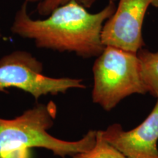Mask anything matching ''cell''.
<instances>
[{"mask_svg":"<svg viewBox=\"0 0 158 158\" xmlns=\"http://www.w3.org/2000/svg\"><path fill=\"white\" fill-rule=\"evenodd\" d=\"M42 64L27 51H14L0 60V92L17 88L35 99L47 94H64L72 89H84L81 79L51 78L42 73Z\"/></svg>","mask_w":158,"mask_h":158,"instance_id":"4","label":"cell"},{"mask_svg":"<svg viewBox=\"0 0 158 158\" xmlns=\"http://www.w3.org/2000/svg\"><path fill=\"white\" fill-rule=\"evenodd\" d=\"M56 108L54 102L38 105L13 119L0 118V158H29V149L40 147L65 157L87 151L94 146L97 130H90L81 139L67 141L51 135Z\"/></svg>","mask_w":158,"mask_h":158,"instance_id":"2","label":"cell"},{"mask_svg":"<svg viewBox=\"0 0 158 158\" xmlns=\"http://www.w3.org/2000/svg\"><path fill=\"white\" fill-rule=\"evenodd\" d=\"M149 7L158 8V0H118L114 14L102 28L105 46L138 54L144 45L142 28Z\"/></svg>","mask_w":158,"mask_h":158,"instance_id":"5","label":"cell"},{"mask_svg":"<svg viewBox=\"0 0 158 158\" xmlns=\"http://www.w3.org/2000/svg\"><path fill=\"white\" fill-rule=\"evenodd\" d=\"M113 0L96 13L75 1L59 6L43 19H33L24 1L11 26L13 34L34 41L37 48L75 53L82 58L98 57L103 51L102 31L114 14Z\"/></svg>","mask_w":158,"mask_h":158,"instance_id":"1","label":"cell"},{"mask_svg":"<svg viewBox=\"0 0 158 158\" xmlns=\"http://www.w3.org/2000/svg\"><path fill=\"white\" fill-rule=\"evenodd\" d=\"M75 1L86 7L91 8L97 0H25L28 3H37V11L42 16H48L59 6Z\"/></svg>","mask_w":158,"mask_h":158,"instance_id":"9","label":"cell"},{"mask_svg":"<svg viewBox=\"0 0 158 158\" xmlns=\"http://www.w3.org/2000/svg\"><path fill=\"white\" fill-rule=\"evenodd\" d=\"M73 158H126L103 138L101 130H97L94 146L87 151L73 156Z\"/></svg>","mask_w":158,"mask_h":158,"instance_id":"8","label":"cell"},{"mask_svg":"<svg viewBox=\"0 0 158 158\" xmlns=\"http://www.w3.org/2000/svg\"><path fill=\"white\" fill-rule=\"evenodd\" d=\"M141 66V74L147 94L158 98V51L147 49L138 52Z\"/></svg>","mask_w":158,"mask_h":158,"instance_id":"7","label":"cell"},{"mask_svg":"<svg viewBox=\"0 0 158 158\" xmlns=\"http://www.w3.org/2000/svg\"><path fill=\"white\" fill-rule=\"evenodd\" d=\"M101 133L126 158H158V98L151 113L136 127L124 130L114 123Z\"/></svg>","mask_w":158,"mask_h":158,"instance_id":"6","label":"cell"},{"mask_svg":"<svg viewBox=\"0 0 158 158\" xmlns=\"http://www.w3.org/2000/svg\"><path fill=\"white\" fill-rule=\"evenodd\" d=\"M94 103L110 111L127 97L147 94L138 54L106 46L92 68Z\"/></svg>","mask_w":158,"mask_h":158,"instance_id":"3","label":"cell"}]
</instances>
